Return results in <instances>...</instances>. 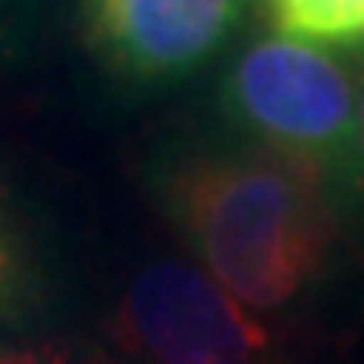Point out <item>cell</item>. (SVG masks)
<instances>
[{"mask_svg":"<svg viewBox=\"0 0 364 364\" xmlns=\"http://www.w3.org/2000/svg\"><path fill=\"white\" fill-rule=\"evenodd\" d=\"M219 97L251 146L312 170L328 186L356 182V81L328 49L287 37L251 41L227 69Z\"/></svg>","mask_w":364,"mask_h":364,"instance_id":"obj_2","label":"cell"},{"mask_svg":"<svg viewBox=\"0 0 364 364\" xmlns=\"http://www.w3.org/2000/svg\"><path fill=\"white\" fill-rule=\"evenodd\" d=\"M109 336L134 364H267L272 336L210 272L150 263L117 299Z\"/></svg>","mask_w":364,"mask_h":364,"instance_id":"obj_3","label":"cell"},{"mask_svg":"<svg viewBox=\"0 0 364 364\" xmlns=\"http://www.w3.org/2000/svg\"><path fill=\"white\" fill-rule=\"evenodd\" d=\"M0 364H102L85 348L57 340H0Z\"/></svg>","mask_w":364,"mask_h":364,"instance_id":"obj_7","label":"cell"},{"mask_svg":"<svg viewBox=\"0 0 364 364\" xmlns=\"http://www.w3.org/2000/svg\"><path fill=\"white\" fill-rule=\"evenodd\" d=\"M275 37L312 49H364V0H255Z\"/></svg>","mask_w":364,"mask_h":364,"instance_id":"obj_5","label":"cell"},{"mask_svg":"<svg viewBox=\"0 0 364 364\" xmlns=\"http://www.w3.org/2000/svg\"><path fill=\"white\" fill-rule=\"evenodd\" d=\"M4 28H9V0H0V41H4Z\"/></svg>","mask_w":364,"mask_h":364,"instance_id":"obj_9","label":"cell"},{"mask_svg":"<svg viewBox=\"0 0 364 364\" xmlns=\"http://www.w3.org/2000/svg\"><path fill=\"white\" fill-rule=\"evenodd\" d=\"M158 203L243 308H284L336 243L332 186L263 146L191 150L162 166Z\"/></svg>","mask_w":364,"mask_h":364,"instance_id":"obj_1","label":"cell"},{"mask_svg":"<svg viewBox=\"0 0 364 364\" xmlns=\"http://www.w3.org/2000/svg\"><path fill=\"white\" fill-rule=\"evenodd\" d=\"M81 37L114 77L170 85L198 73L243 25V0H77Z\"/></svg>","mask_w":364,"mask_h":364,"instance_id":"obj_4","label":"cell"},{"mask_svg":"<svg viewBox=\"0 0 364 364\" xmlns=\"http://www.w3.org/2000/svg\"><path fill=\"white\" fill-rule=\"evenodd\" d=\"M28 287H33V263H28L25 235L16 227L13 203L0 186V316L21 312L28 304Z\"/></svg>","mask_w":364,"mask_h":364,"instance_id":"obj_6","label":"cell"},{"mask_svg":"<svg viewBox=\"0 0 364 364\" xmlns=\"http://www.w3.org/2000/svg\"><path fill=\"white\" fill-rule=\"evenodd\" d=\"M352 191L364 195V61L356 69V182Z\"/></svg>","mask_w":364,"mask_h":364,"instance_id":"obj_8","label":"cell"}]
</instances>
